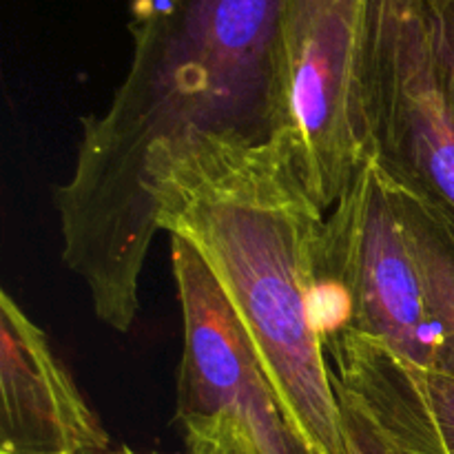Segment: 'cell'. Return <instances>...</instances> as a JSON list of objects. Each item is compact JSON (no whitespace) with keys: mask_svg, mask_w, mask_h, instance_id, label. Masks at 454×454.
<instances>
[{"mask_svg":"<svg viewBox=\"0 0 454 454\" xmlns=\"http://www.w3.org/2000/svg\"><path fill=\"white\" fill-rule=\"evenodd\" d=\"M284 0H133L131 62L109 106L82 118L53 193L62 262L96 317L127 335L158 235L153 171L200 137L269 140Z\"/></svg>","mask_w":454,"mask_h":454,"instance_id":"6da1fadb","label":"cell"},{"mask_svg":"<svg viewBox=\"0 0 454 454\" xmlns=\"http://www.w3.org/2000/svg\"><path fill=\"white\" fill-rule=\"evenodd\" d=\"M160 231L186 239L220 282L297 437L346 454L319 326L326 213L275 140L200 137L153 171Z\"/></svg>","mask_w":454,"mask_h":454,"instance_id":"7a4b0ae2","label":"cell"},{"mask_svg":"<svg viewBox=\"0 0 454 454\" xmlns=\"http://www.w3.org/2000/svg\"><path fill=\"white\" fill-rule=\"evenodd\" d=\"M270 140L331 211L371 155L368 0H284Z\"/></svg>","mask_w":454,"mask_h":454,"instance_id":"3957f363","label":"cell"},{"mask_svg":"<svg viewBox=\"0 0 454 454\" xmlns=\"http://www.w3.org/2000/svg\"><path fill=\"white\" fill-rule=\"evenodd\" d=\"M317 273L324 346L350 331L412 366L437 371L439 331L393 186L372 155L326 213Z\"/></svg>","mask_w":454,"mask_h":454,"instance_id":"277c9868","label":"cell"},{"mask_svg":"<svg viewBox=\"0 0 454 454\" xmlns=\"http://www.w3.org/2000/svg\"><path fill=\"white\" fill-rule=\"evenodd\" d=\"M368 142L395 186L454 222V115L424 0H368Z\"/></svg>","mask_w":454,"mask_h":454,"instance_id":"5b68a950","label":"cell"},{"mask_svg":"<svg viewBox=\"0 0 454 454\" xmlns=\"http://www.w3.org/2000/svg\"><path fill=\"white\" fill-rule=\"evenodd\" d=\"M171 238L184 350L177 372V421L229 415L264 454H313L288 424L220 282L186 239Z\"/></svg>","mask_w":454,"mask_h":454,"instance_id":"8992f818","label":"cell"},{"mask_svg":"<svg viewBox=\"0 0 454 454\" xmlns=\"http://www.w3.org/2000/svg\"><path fill=\"white\" fill-rule=\"evenodd\" d=\"M0 454H111V437L47 333L0 293Z\"/></svg>","mask_w":454,"mask_h":454,"instance_id":"52a82bcc","label":"cell"},{"mask_svg":"<svg viewBox=\"0 0 454 454\" xmlns=\"http://www.w3.org/2000/svg\"><path fill=\"white\" fill-rule=\"evenodd\" d=\"M326 355L399 454H454L452 375L412 366L350 331L331 337Z\"/></svg>","mask_w":454,"mask_h":454,"instance_id":"ba28073f","label":"cell"},{"mask_svg":"<svg viewBox=\"0 0 454 454\" xmlns=\"http://www.w3.org/2000/svg\"><path fill=\"white\" fill-rule=\"evenodd\" d=\"M390 186L439 331L437 371L454 377V222L426 200Z\"/></svg>","mask_w":454,"mask_h":454,"instance_id":"9c48e42d","label":"cell"},{"mask_svg":"<svg viewBox=\"0 0 454 454\" xmlns=\"http://www.w3.org/2000/svg\"><path fill=\"white\" fill-rule=\"evenodd\" d=\"M186 454H264L253 434L229 415L180 421Z\"/></svg>","mask_w":454,"mask_h":454,"instance_id":"30bf717a","label":"cell"},{"mask_svg":"<svg viewBox=\"0 0 454 454\" xmlns=\"http://www.w3.org/2000/svg\"><path fill=\"white\" fill-rule=\"evenodd\" d=\"M335 390L340 399L341 412V433H344L346 454H399L393 443L386 439L380 426L375 424L364 403L359 402L357 395L346 388L335 375Z\"/></svg>","mask_w":454,"mask_h":454,"instance_id":"8fae6325","label":"cell"},{"mask_svg":"<svg viewBox=\"0 0 454 454\" xmlns=\"http://www.w3.org/2000/svg\"><path fill=\"white\" fill-rule=\"evenodd\" d=\"M434 65L454 115V0H424Z\"/></svg>","mask_w":454,"mask_h":454,"instance_id":"7c38bea8","label":"cell"},{"mask_svg":"<svg viewBox=\"0 0 454 454\" xmlns=\"http://www.w3.org/2000/svg\"><path fill=\"white\" fill-rule=\"evenodd\" d=\"M111 454H160V452H140V450H133V448L124 446V448H118V450H114Z\"/></svg>","mask_w":454,"mask_h":454,"instance_id":"4fadbf2b","label":"cell"}]
</instances>
